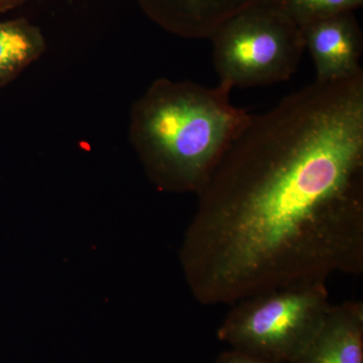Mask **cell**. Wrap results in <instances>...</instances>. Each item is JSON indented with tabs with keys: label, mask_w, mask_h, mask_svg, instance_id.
<instances>
[{
	"label": "cell",
	"mask_w": 363,
	"mask_h": 363,
	"mask_svg": "<svg viewBox=\"0 0 363 363\" xmlns=\"http://www.w3.org/2000/svg\"><path fill=\"white\" fill-rule=\"evenodd\" d=\"M23 0H0V11L1 9H11L16 4H21Z\"/></svg>",
	"instance_id": "cell-11"
},
{
	"label": "cell",
	"mask_w": 363,
	"mask_h": 363,
	"mask_svg": "<svg viewBox=\"0 0 363 363\" xmlns=\"http://www.w3.org/2000/svg\"><path fill=\"white\" fill-rule=\"evenodd\" d=\"M295 363H363V304L332 305L321 330Z\"/></svg>",
	"instance_id": "cell-7"
},
{
	"label": "cell",
	"mask_w": 363,
	"mask_h": 363,
	"mask_svg": "<svg viewBox=\"0 0 363 363\" xmlns=\"http://www.w3.org/2000/svg\"><path fill=\"white\" fill-rule=\"evenodd\" d=\"M196 195L180 260L200 304L362 274L363 73L252 114Z\"/></svg>",
	"instance_id": "cell-1"
},
{
	"label": "cell",
	"mask_w": 363,
	"mask_h": 363,
	"mask_svg": "<svg viewBox=\"0 0 363 363\" xmlns=\"http://www.w3.org/2000/svg\"><path fill=\"white\" fill-rule=\"evenodd\" d=\"M215 363H283L267 359V358L257 357L243 351L230 350L224 351L217 357Z\"/></svg>",
	"instance_id": "cell-10"
},
{
	"label": "cell",
	"mask_w": 363,
	"mask_h": 363,
	"mask_svg": "<svg viewBox=\"0 0 363 363\" xmlns=\"http://www.w3.org/2000/svg\"><path fill=\"white\" fill-rule=\"evenodd\" d=\"M301 28L305 49L314 62L317 82H334L362 73L363 35L353 13L320 18Z\"/></svg>",
	"instance_id": "cell-5"
},
{
	"label": "cell",
	"mask_w": 363,
	"mask_h": 363,
	"mask_svg": "<svg viewBox=\"0 0 363 363\" xmlns=\"http://www.w3.org/2000/svg\"><path fill=\"white\" fill-rule=\"evenodd\" d=\"M45 50L42 33L28 21H0V88L20 76Z\"/></svg>",
	"instance_id": "cell-8"
},
{
	"label": "cell",
	"mask_w": 363,
	"mask_h": 363,
	"mask_svg": "<svg viewBox=\"0 0 363 363\" xmlns=\"http://www.w3.org/2000/svg\"><path fill=\"white\" fill-rule=\"evenodd\" d=\"M233 88L160 78L133 104L130 140L160 190L197 193L252 114L231 102Z\"/></svg>",
	"instance_id": "cell-2"
},
{
	"label": "cell",
	"mask_w": 363,
	"mask_h": 363,
	"mask_svg": "<svg viewBox=\"0 0 363 363\" xmlns=\"http://www.w3.org/2000/svg\"><path fill=\"white\" fill-rule=\"evenodd\" d=\"M167 32L190 40L210 39L219 26L260 0H138Z\"/></svg>",
	"instance_id": "cell-6"
},
{
	"label": "cell",
	"mask_w": 363,
	"mask_h": 363,
	"mask_svg": "<svg viewBox=\"0 0 363 363\" xmlns=\"http://www.w3.org/2000/svg\"><path fill=\"white\" fill-rule=\"evenodd\" d=\"M210 40L219 82L233 88L288 81L306 50L301 26L269 0L229 18Z\"/></svg>",
	"instance_id": "cell-4"
},
{
	"label": "cell",
	"mask_w": 363,
	"mask_h": 363,
	"mask_svg": "<svg viewBox=\"0 0 363 363\" xmlns=\"http://www.w3.org/2000/svg\"><path fill=\"white\" fill-rule=\"evenodd\" d=\"M301 28L344 13H353L362 6L363 0H269Z\"/></svg>",
	"instance_id": "cell-9"
},
{
	"label": "cell",
	"mask_w": 363,
	"mask_h": 363,
	"mask_svg": "<svg viewBox=\"0 0 363 363\" xmlns=\"http://www.w3.org/2000/svg\"><path fill=\"white\" fill-rule=\"evenodd\" d=\"M331 307L326 283L259 294L233 305L217 337L233 350L295 363L316 338Z\"/></svg>",
	"instance_id": "cell-3"
}]
</instances>
